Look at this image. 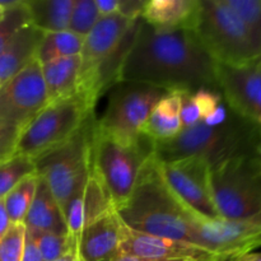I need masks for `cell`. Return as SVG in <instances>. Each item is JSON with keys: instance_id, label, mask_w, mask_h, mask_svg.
I'll return each instance as SVG.
<instances>
[{"instance_id": "6", "label": "cell", "mask_w": 261, "mask_h": 261, "mask_svg": "<svg viewBox=\"0 0 261 261\" xmlns=\"http://www.w3.org/2000/svg\"><path fill=\"white\" fill-rule=\"evenodd\" d=\"M96 102L81 92L47 106L20 132L15 154L32 160L68 142L94 115Z\"/></svg>"}, {"instance_id": "14", "label": "cell", "mask_w": 261, "mask_h": 261, "mask_svg": "<svg viewBox=\"0 0 261 261\" xmlns=\"http://www.w3.org/2000/svg\"><path fill=\"white\" fill-rule=\"evenodd\" d=\"M137 20L125 18L121 14L101 17L93 30L84 37L81 51V70L78 89L84 92L102 65L121 46Z\"/></svg>"}, {"instance_id": "10", "label": "cell", "mask_w": 261, "mask_h": 261, "mask_svg": "<svg viewBox=\"0 0 261 261\" xmlns=\"http://www.w3.org/2000/svg\"><path fill=\"white\" fill-rule=\"evenodd\" d=\"M48 105L41 63L33 59L0 88V122L27 126Z\"/></svg>"}, {"instance_id": "38", "label": "cell", "mask_w": 261, "mask_h": 261, "mask_svg": "<svg viewBox=\"0 0 261 261\" xmlns=\"http://www.w3.org/2000/svg\"><path fill=\"white\" fill-rule=\"evenodd\" d=\"M55 261H81L79 260V256H78V252H76V249L74 247L73 250H70V251L68 252V254H65L64 256L59 257L58 260Z\"/></svg>"}, {"instance_id": "36", "label": "cell", "mask_w": 261, "mask_h": 261, "mask_svg": "<svg viewBox=\"0 0 261 261\" xmlns=\"http://www.w3.org/2000/svg\"><path fill=\"white\" fill-rule=\"evenodd\" d=\"M12 223H10V219L8 217L7 209H5L4 200L0 199V240L3 239L5 233L8 232V229L10 228Z\"/></svg>"}, {"instance_id": "31", "label": "cell", "mask_w": 261, "mask_h": 261, "mask_svg": "<svg viewBox=\"0 0 261 261\" xmlns=\"http://www.w3.org/2000/svg\"><path fill=\"white\" fill-rule=\"evenodd\" d=\"M24 223H15L10 226L7 233L0 240V261L22 260L23 245H24Z\"/></svg>"}, {"instance_id": "25", "label": "cell", "mask_w": 261, "mask_h": 261, "mask_svg": "<svg viewBox=\"0 0 261 261\" xmlns=\"http://www.w3.org/2000/svg\"><path fill=\"white\" fill-rule=\"evenodd\" d=\"M38 185L37 173L28 176L24 180L20 181L3 200H4L5 209L10 223H23L30 211L32 201L35 199L36 189Z\"/></svg>"}, {"instance_id": "4", "label": "cell", "mask_w": 261, "mask_h": 261, "mask_svg": "<svg viewBox=\"0 0 261 261\" xmlns=\"http://www.w3.org/2000/svg\"><path fill=\"white\" fill-rule=\"evenodd\" d=\"M191 31L219 65L244 66L261 56L251 33L226 0H199Z\"/></svg>"}, {"instance_id": "28", "label": "cell", "mask_w": 261, "mask_h": 261, "mask_svg": "<svg viewBox=\"0 0 261 261\" xmlns=\"http://www.w3.org/2000/svg\"><path fill=\"white\" fill-rule=\"evenodd\" d=\"M101 18L96 0H74L68 31L79 37H86Z\"/></svg>"}, {"instance_id": "23", "label": "cell", "mask_w": 261, "mask_h": 261, "mask_svg": "<svg viewBox=\"0 0 261 261\" xmlns=\"http://www.w3.org/2000/svg\"><path fill=\"white\" fill-rule=\"evenodd\" d=\"M31 24L43 33L66 31L74 0H28Z\"/></svg>"}, {"instance_id": "26", "label": "cell", "mask_w": 261, "mask_h": 261, "mask_svg": "<svg viewBox=\"0 0 261 261\" xmlns=\"http://www.w3.org/2000/svg\"><path fill=\"white\" fill-rule=\"evenodd\" d=\"M35 173V160L30 157L13 154L12 157L2 161L0 162V199H4L20 181Z\"/></svg>"}, {"instance_id": "17", "label": "cell", "mask_w": 261, "mask_h": 261, "mask_svg": "<svg viewBox=\"0 0 261 261\" xmlns=\"http://www.w3.org/2000/svg\"><path fill=\"white\" fill-rule=\"evenodd\" d=\"M112 209L115 206L106 188L92 170L88 180L71 196L63 211L69 234L78 236L87 226Z\"/></svg>"}, {"instance_id": "21", "label": "cell", "mask_w": 261, "mask_h": 261, "mask_svg": "<svg viewBox=\"0 0 261 261\" xmlns=\"http://www.w3.org/2000/svg\"><path fill=\"white\" fill-rule=\"evenodd\" d=\"M181 130V93L168 92L150 112L142 129V135L153 143H160L172 139Z\"/></svg>"}, {"instance_id": "1", "label": "cell", "mask_w": 261, "mask_h": 261, "mask_svg": "<svg viewBox=\"0 0 261 261\" xmlns=\"http://www.w3.org/2000/svg\"><path fill=\"white\" fill-rule=\"evenodd\" d=\"M119 81L180 93L218 91L217 63L193 31H158L142 19L122 61Z\"/></svg>"}, {"instance_id": "35", "label": "cell", "mask_w": 261, "mask_h": 261, "mask_svg": "<svg viewBox=\"0 0 261 261\" xmlns=\"http://www.w3.org/2000/svg\"><path fill=\"white\" fill-rule=\"evenodd\" d=\"M96 5L101 17L119 14L120 0H96Z\"/></svg>"}, {"instance_id": "16", "label": "cell", "mask_w": 261, "mask_h": 261, "mask_svg": "<svg viewBox=\"0 0 261 261\" xmlns=\"http://www.w3.org/2000/svg\"><path fill=\"white\" fill-rule=\"evenodd\" d=\"M126 226L116 209L107 212L75 236L81 261H115L121 256Z\"/></svg>"}, {"instance_id": "42", "label": "cell", "mask_w": 261, "mask_h": 261, "mask_svg": "<svg viewBox=\"0 0 261 261\" xmlns=\"http://www.w3.org/2000/svg\"><path fill=\"white\" fill-rule=\"evenodd\" d=\"M259 155H260V161H261V148H260V154Z\"/></svg>"}, {"instance_id": "19", "label": "cell", "mask_w": 261, "mask_h": 261, "mask_svg": "<svg viewBox=\"0 0 261 261\" xmlns=\"http://www.w3.org/2000/svg\"><path fill=\"white\" fill-rule=\"evenodd\" d=\"M45 33L35 25H24L0 53V81L5 83L37 58Z\"/></svg>"}, {"instance_id": "2", "label": "cell", "mask_w": 261, "mask_h": 261, "mask_svg": "<svg viewBox=\"0 0 261 261\" xmlns=\"http://www.w3.org/2000/svg\"><path fill=\"white\" fill-rule=\"evenodd\" d=\"M117 213L134 232L200 246L196 229L200 219L171 190L154 154L143 165L132 195Z\"/></svg>"}, {"instance_id": "11", "label": "cell", "mask_w": 261, "mask_h": 261, "mask_svg": "<svg viewBox=\"0 0 261 261\" xmlns=\"http://www.w3.org/2000/svg\"><path fill=\"white\" fill-rule=\"evenodd\" d=\"M163 177L181 203L200 221L218 219L209 184L208 163L199 157L160 162Z\"/></svg>"}, {"instance_id": "20", "label": "cell", "mask_w": 261, "mask_h": 261, "mask_svg": "<svg viewBox=\"0 0 261 261\" xmlns=\"http://www.w3.org/2000/svg\"><path fill=\"white\" fill-rule=\"evenodd\" d=\"M23 223L25 228L38 232H50L58 234L69 233L63 211L48 186L41 177H38L35 199Z\"/></svg>"}, {"instance_id": "32", "label": "cell", "mask_w": 261, "mask_h": 261, "mask_svg": "<svg viewBox=\"0 0 261 261\" xmlns=\"http://www.w3.org/2000/svg\"><path fill=\"white\" fill-rule=\"evenodd\" d=\"M20 132V127L0 122V162L15 154Z\"/></svg>"}, {"instance_id": "27", "label": "cell", "mask_w": 261, "mask_h": 261, "mask_svg": "<svg viewBox=\"0 0 261 261\" xmlns=\"http://www.w3.org/2000/svg\"><path fill=\"white\" fill-rule=\"evenodd\" d=\"M27 233L37 245L43 261H55L59 257L68 254L75 247V239L70 234H58L50 232H38L35 229L25 228Z\"/></svg>"}, {"instance_id": "24", "label": "cell", "mask_w": 261, "mask_h": 261, "mask_svg": "<svg viewBox=\"0 0 261 261\" xmlns=\"http://www.w3.org/2000/svg\"><path fill=\"white\" fill-rule=\"evenodd\" d=\"M83 41V37H79L68 30L45 33L37 53L38 61L42 64L55 59L81 55Z\"/></svg>"}, {"instance_id": "5", "label": "cell", "mask_w": 261, "mask_h": 261, "mask_svg": "<svg viewBox=\"0 0 261 261\" xmlns=\"http://www.w3.org/2000/svg\"><path fill=\"white\" fill-rule=\"evenodd\" d=\"M153 149L154 143L144 135L125 142L106 134L94 124L92 170L105 185L116 211L130 198L140 170Z\"/></svg>"}, {"instance_id": "34", "label": "cell", "mask_w": 261, "mask_h": 261, "mask_svg": "<svg viewBox=\"0 0 261 261\" xmlns=\"http://www.w3.org/2000/svg\"><path fill=\"white\" fill-rule=\"evenodd\" d=\"M20 261H43V257L42 255H41L40 250H38L37 245H36V242L33 241L32 237L27 233V231H25L22 260Z\"/></svg>"}, {"instance_id": "41", "label": "cell", "mask_w": 261, "mask_h": 261, "mask_svg": "<svg viewBox=\"0 0 261 261\" xmlns=\"http://www.w3.org/2000/svg\"><path fill=\"white\" fill-rule=\"evenodd\" d=\"M2 86H3V82L0 81V88H2Z\"/></svg>"}, {"instance_id": "12", "label": "cell", "mask_w": 261, "mask_h": 261, "mask_svg": "<svg viewBox=\"0 0 261 261\" xmlns=\"http://www.w3.org/2000/svg\"><path fill=\"white\" fill-rule=\"evenodd\" d=\"M199 245L226 261H233L261 249V213L246 219L198 222Z\"/></svg>"}, {"instance_id": "33", "label": "cell", "mask_w": 261, "mask_h": 261, "mask_svg": "<svg viewBox=\"0 0 261 261\" xmlns=\"http://www.w3.org/2000/svg\"><path fill=\"white\" fill-rule=\"evenodd\" d=\"M145 3V0H120L119 14L132 20L140 19Z\"/></svg>"}, {"instance_id": "30", "label": "cell", "mask_w": 261, "mask_h": 261, "mask_svg": "<svg viewBox=\"0 0 261 261\" xmlns=\"http://www.w3.org/2000/svg\"><path fill=\"white\" fill-rule=\"evenodd\" d=\"M226 3L244 22L261 51V0H226Z\"/></svg>"}, {"instance_id": "15", "label": "cell", "mask_w": 261, "mask_h": 261, "mask_svg": "<svg viewBox=\"0 0 261 261\" xmlns=\"http://www.w3.org/2000/svg\"><path fill=\"white\" fill-rule=\"evenodd\" d=\"M121 255L162 261H226L214 252L178 240L134 232L126 227Z\"/></svg>"}, {"instance_id": "37", "label": "cell", "mask_w": 261, "mask_h": 261, "mask_svg": "<svg viewBox=\"0 0 261 261\" xmlns=\"http://www.w3.org/2000/svg\"><path fill=\"white\" fill-rule=\"evenodd\" d=\"M233 261H261V250L255 252H250V254L244 255V256L239 257V259Z\"/></svg>"}, {"instance_id": "18", "label": "cell", "mask_w": 261, "mask_h": 261, "mask_svg": "<svg viewBox=\"0 0 261 261\" xmlns=\"http://www.w3.org/2000/svg\"><path fill=\"white\" fill-rule=\"evenodd\" d=\"M199 0H147L140 19L158 31L193 30Z\"/></svg>"}, {"instance_id": "7", "label": "cell", "mask_w": 261, "mask_h": 261, "mask_svg": "<svg viewBox=\"0 0 261 261\" xmlns=\"http://www.w3.org/2000/svg\"><path fill=\"white\" fill-rule=\"evenodd\" d=\"M209 184L219 218L236 221L261 213L260 155L240 157L211 168Z\"/></svg>"}, {"instance_id": "13", "label": "cell", "mask_w": 261, "mask_h": 261, "mask_svg": "<svg viewBox=\"0 0 261 261\" xmlns=\"http://www.w3.org/2000/svg\"><path fill=\"white\" fill-rule=\"evenodd\" d=\"M217 83L227 106L261 134V56L244 66L217 64Z\"/></svg>"}, {"instance_id": "40", "label": "cell", "mask_w": 261, "mask_h": 261, "mask_svg": "<svg viewBox=\"0 0 261 261\" xmlns=\"http://www.w3.org/2000/svg\"><path fill=\"white\" fill-rule=\"evenodd\" d=\"M5 12H7V9H5V8L3 7L2 4H0V20H2L3 18H4V15H5Z\"/></svg>"}, {"instance_id": "9", "label": "cell", "mask_w": 261, "mask_h": 261, "mask_svg": "<svg viewBox=\"0 0 261 261\" xmlns=\"http://www.w3.org/2000/svg\"><path fill=\"white\" fill-rule=\"evenodd\" d=\"M167 93L148 84L120 82L110 96L103 115L96 120L97 127L125 142L138 139L150 112Z\"/></svg>"}, {"instance_id": "8", "label": "cell", "mask_w": 261, "mask_h": 261, "mask_svg": "<svg viewBox=\"0 0 261 261\" xmlns=\"http://www.w3.org/2000/svg\"><path fill=\"white\" fill-rule=\"evenodd\" d=\"M96 115L68 142L36 158V173L42 178L64 211L71 196L92 173V138Z\"/></svg>"}, {"instance_id": "39", "label": "cell", "mask_w": 261, "mask_h": 261, "mask_svg": "<svg viewBox=\"0 0 261 261\" xmlns=\"http://www.w3.org/2000/svg\"><path fill=\"white\" fill-rule=\"evenodd\" d=\"M115 261H162V260H154V259H144V257H137L130 256V255H121L119 259Z\"/></svg>"}, {"instance_id": "22", "label": "cell", "mask_w": 261, "mask_h": 261, "mask_svg": "<svg viewBox=\"0 0 261 261\" xmlns=\"http://www.w3.org/2000/svg\"><path fill=\"white\" fill-rule=\"evenodd\" d=\"M48 102L71 96L78 89L81 56L55 59L41 64Z\"/></svg>"}, {"instance_id": "29", "label": "cell", "mask_w": 261, "mask_h": 261, "mask_svg": "<svg viewBox=\"0 0 261 261\" xmlns=\"http://www.w3.org/2000/svg\"><path fill=\"white\" fill-rule=\"evenodd\" d=\"M30 23L31 15L27 0H18L17 4L7 9L4 18L0 20V53L7 47L18 31Z\"/></svg>"}, {"instance_id": "3", "label": "cell", "mask_w": 261, "mask_h": 261, "mask_svg": "<svg viewBox=\"0 0 261 261\" xmlns=\"http://www.w3.org/2000/svg\"><path fill=\"white\" fill-rule=\"evenodd\" d=\"M260 148L259 129L231 110L228 119L222 124L199 122L182 129L172 139L154 143L153 154L160 162L199 157L213 168L240 157L259 155Z\"/></svg>"}]
</instances>
